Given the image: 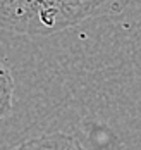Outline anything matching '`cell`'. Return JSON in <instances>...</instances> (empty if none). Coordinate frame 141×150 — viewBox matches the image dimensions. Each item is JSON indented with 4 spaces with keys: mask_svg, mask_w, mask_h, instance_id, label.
<instances>
[{
    "mask_svg": "<svg viewBox=\"0 0 141 150\" xmlns=\"http://www.w3.org/2000/svg\"><path fill=\"white\" fill-rule=\"evenodd\" d=\"M14 150H83V147L72 136L62 135V133H53V135L29 140V142L19 145Z\"/></svg>",
    "mask_w": 141,
    "mask_h": 150,
    "instance_id": "7a4b0ae2",
    "label": "cell"
},
{
    "mask_svg": "<svg viewBox=\"0 0 141 150\" xmlns=\"http://www.w3.org/2000/svg\"><path fill=\"white\" fill-rule=\"evenodd\" d=\"M12 95H14V79L11 71L0 62V117H5L12 109Z\"/></svg>",
    "mask_w": 141,
    "mask_h": 150,
    "instance_id": "3957f363",
    "label": "cell"
},
{
    "mask_svg": "<svg viewBox=\"0 0 141 150\" xmlns=\"http://www.w3.org/2000/svg\"><path fill=\"white\" fill-rule=\"evenodd\" d=\"M121 0H0V26L21 35H53L109 14Z\"/></svg>",
    "mask_w": 141,
    "mask_h": 150,
    "instance_id": "6da1fadb",
    "label": "cell"
}]
</instances>
